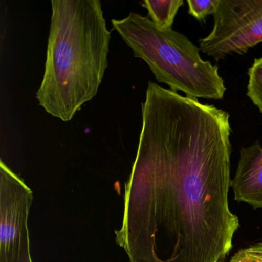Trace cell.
Instances as JSON below:
<instances>
[{"label": "cell", "instance_id": "6da1fadb", "mask_svg": "<svg viewBox=\"0 0 262 262\" xmlns=\"http://www.w3.org/2000/svg\"><path fill=\"white\" fill-rule=\"evenodd\" d=\"M116 242L129 262H220L239 228L228 205L230 115L149 82Z\"/></svg>", "mask_w": 262, "mask_h": 262}, {"label": "cell", "instance_id": "7a4b0ae2", "mask_svg": "<svg viewBox=\"0 0 262 262\" xmlns=\"http://www.w3.org/2000/svg\"><path fill=\"white\" fill-rule=\"evenodd\" d=\"M39 105L63 122L97 94L108 68L111 32L99 0H53Z\"/></svg>", "mask_w": 262, "mask_h": 262}, {"label": "cell", "instance_id": "3957f363", "mask_svg": "<svg viewBox=\"0 0 262 262\" xmlns=\"http://www.w3.org/2000/svg\"><path fill=\"white\" fill-rule=\"evenodd\" d=\"M112 24L158 82L193 99H223L227 89L219 67L203 60L199 47L186 36L172 29L161 30L149 18L136 13L113 19Z\"/></svg>", "mask_w": 262, "mask_h": 262}, {"label": "cell", "instance_id": "277c9868", "mask_svg": "<svg viewBox=\"0 0 262 262\" xmlns=\"http://www.w3.org/2000/svg\"><path fill=\"white\" fill-rule=\"evenodd\" d=\"M213 18L214 27L199 39V49L216 62L262 42V0H219Z\"/></svg>", "mask_w": 262, "mask_h": 262}, {"label": "cell", "instance_id": "5b68a950", "mask_svg": "<svg viewBox=\"0 0 262 262\" xmlns=\"http://www.w3.org/2000/svg\"><path fill=\"white\" fill-rule=\"evenodd\" d=\"M31 188L0 162V262H33L28 220Z\"/></svg>", "mask_w": 262, "mask_h": 262}, {"label": "cell", "instance_id": "8992f818", "mask_svg": "<svg viewBox=\"0 0 262 262\" xmlns=\"http://www.w3.org/2000/svg\"><path fill=\"white\" fill-rule=\"evenodd\" d=\"M231 187L234 200L245 202L254 209L262 208V145L256 140L240 149V159Z\"/></svg>", "mask_w": 262, "mask_h": 262}, {"label": "cell", "instance_id": "52a82bcc", "mask_svg": "<svg viewBox=\"0 0 262 262\" xmlns=\"http://www.w3.org/2000/svg\"><path fill=\"white\" fill-rule=\"evenodd\" d=\"M183 4V0H145L142 3L151 22L161 30L172 29L174 18Z\"/></svg>", "mask_w": 262, "mask_h": 262}, {"label": "cell", "instance_id": "ba28073f", "mask_svg": "<svg viewBox=\"0 0 262 262\" xmlns=\"http://www.w3.org/2000/svg\"><path fill=\"white\" fill-rule=\"evenodd\" d=\"M246 95L262 113V57L254 59L248 70Z\"/></svg>", "mask_w": 262, "mask_h": 262}, {"label": "cell", "instance_id": "9c48e42d", "mask_svg": "<svg viewBox=\"0 0 262 262\" xmlns=\"http://www.w3.org/2000/svg\"><path fill=\"white\" fill-rule=\"evenodd\" d=\"M219 0H187L188 13L199 22L205 21L208 16H214Z\"/></svg>", "mask_w": 262, "mask_h": 262}, {"label": "cell", "instance_id": "30bf717a", "mask_svg": "<svg viewBox=\"0 0 262 262\" xmlns=\"http://www.w3.org/2000/svg\"><path fill=\"white\" fill-rule=\"evenodd\" d=\"M229 262H262V242L239 250Z\"/></svg>", "mask_w": 262, "mask_h": 262}]
</instances>
